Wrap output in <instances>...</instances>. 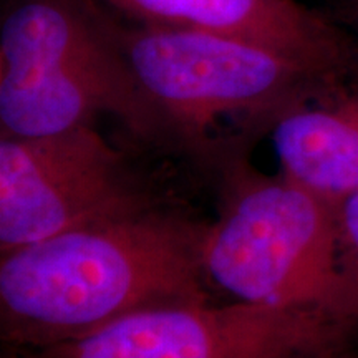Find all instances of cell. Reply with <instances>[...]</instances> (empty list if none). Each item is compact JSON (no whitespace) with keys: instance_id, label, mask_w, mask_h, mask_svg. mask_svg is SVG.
Here are the masks:
<instances>
[{"instance_id":"7c38bea8","label":"cell","mask_w":358,"mask_h":358,"mask_svg":"<svg viewBox=\"0 0 358 358\" xmlns=\"http://www.w3.org/2000/svg\"><path fill=\"white\" fill-rule=\"evenodd\" d=\"M353 3H358V0H352V6H353Z\"/></svg>"},{"instance_id":"ba28073f","label":"cell","mask_w":358,"mask_h":358,"mask_svg":"<svg viewBox=\"0 0 358 358\" xmlns=\"http://www.w3.org/2000/svg\"><path fill=\"white\" fill-rule=\"evenodd\" d=\"M282 174L338 206L358 191V70L285 111L271 129Z\"/></svg>"},{"instance_id":"7a4b0ae2","label":"cell","mask_w":358,"mask_h":358,"mask_svg":"<svg viewBox=\"0 0 358 358\" xmlns=\"http://www.w3.org/2000/svg\"><path fill=\"white\" fill-rule=\"evenodd\" d=\"M116 34L169 148L217 171L243 161L249 143L271 133L285 111L353 71L201 30L116 24Z\"/></svg>"},{"instance_id":"8992f818","label":"cell","mask_w":358,"mask_h":358,"mask_svg":"<svg viewBox=\"0 0 358 358\" xmlns=\"http://www.w3.org/2000/svg\"><path fill=\"white\" fill-rule=\"evenodd\" d=\"M357 337L319 313L232 301L134 312L77 338L2 347V358H317Z\"/></svg>"},{"instance_id":"52a82bcc","label":"cell","mask_w":358,"mask_h":358,"mask_svg":"<svg viewBox=\"0 0 358 358\" xmlns=\"http://www.w3.org/2000/svg\"><path fill=\"white\" fill-rule=\"evenodd\" d=\"M138 24L239 37L319 69H358V45L297 0H98Z\"/></svg>"},{"instance_id":"8fae6325","label":"cell","mask_w":358,"mask_h":358,"mask_svg":"<svg viewBox=\"0 0 358 358\" xmlns=\"http://www.w3.org/2000/svg\"><path fill=\"white\" fill-rule=\"evenodd\" d=\"M352 10H353V13H355V17L358 19V3H353Z\"/></svg>"},{"instance_id":"6da1fadb","label":"cell","mask_w":358,"mask_h":358,"mask_svg":"<svg viewBox=\"0 0 358 358\" xmlns=\"http://www.w3.org/2000/svg\"><path fill=\"white\" fill-rule=\"evenodd\" d=\"M209 222L176 203L2 254V347L48 345L134 312L209 303Z\"/></svg>"},{"instance_id":"9c48e42d","label":"cell","mask_w":358,"mask_h":358,"mask_svg":"<svg viewBox=\"0 0 358 358\" xmlns=\"http://www.w3.org/2000/svg\"><path fill=\"white\" fill-rule=\"evenodd\" d=\"M337 213L348 257L358 272V191L337 206Z\"/></svg>"},{"instance_id":"5b68a950","label":"cell","mask_w":358,"mask_h":358,"mask_svg":"<svg viewBox=\"0 0 358 358\" xmlns=\"http://www.w3.org/2000/svg\"><path fill=\"white\" fill-rule=\"evenodd\" d=\"M176 203L95 124L0 140V254Z\"/></svg>"},{"instance_id":"277c9868","label":"cell","mask_w":358,"mask_h":358,"mask_svg":"<svg viewBox=\"0 0 358 358\" xmlns=\"http://www.w3.org/2000/svg\"><path fill=\"white\" fill-rule=\"evenodd\" d=\"M222 208L209 222L204 268L234 301L289 307L358 329V272L337 206L245 159L222 169Z\"/></svg>"},{"instance_id":"30bf717a","label":"cell","mask_w":358,"mask_h":358,"mask_svg":"<svg viewBox=\"0 0 358 358\" xmlns=\"http://www.w3.org/2000/svg\"><path fill=\"white\" fill-rule=\"evenodd\" d=\"M317 358H358V337L343 343V345H338L332 348V350L322 353Z\"/></svg>"},{"instance_id":"3957f363","label":"cell","mask_w":358,"mask_h":358,"mask_svg":"<svg viewBox=\"0 0 358 358\" xmlns=\"http://www.w3.org/2000/svg\"><path fill=\"white\" fill-rule=\"evenodd\" d=\"M110 115L134 141L169 148L124 57L116 22L95 0H20L0 32L2 138H37Z\"/></svg>"}]
</instances>
